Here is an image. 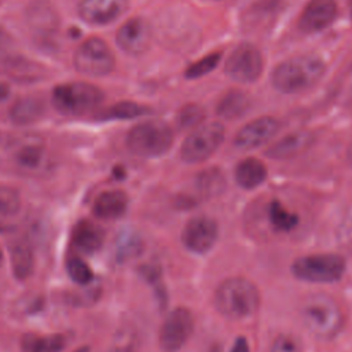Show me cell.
<instances>
[{
	"mask_svg": "<svg viewBox=\"0 0 352 352\" xmlns=\"http://www.w3.org/2000/svg\"><path fill=\"white\" fill-rule=\"evenodd\" d=\"M224 126L220 122H209L192 129L180 147L184 162L198 164L216 153L224 140Z\"/></svg>",
	"mask_w": 352,
	"mask_h": 352,
	"instance_id": "52a82bcc",
	"label": "cell"
},
{
	"mask_svg": "<svg viewBox=\"0 0 352 352\" xmlns=\"http://www.w3.org/2000/svg\"><path fill=\"white\" fill-rule=\"evenodd\" d=\"M41 113H43V104L38 99L23 98L12 106L10 116L15 124H29L36 121Z\"/></svg>",
	"mask_w": 352,
	"mask_h": 352,
	"instance_id": "cb8c5ba5",
	"label": "cell"
},
{
	"mask_svg": "<svg viewBox=\"0 0 352 352\" xmlns=\"http://www.w3.org/2000/svg\"><path fill=\"white\" fill-rule=\"evenodd\" d=\"M14 158L22 169L34 170L44 160V147L38 143H25L16 148Z\"/></svg>",
	"mask_w": 352,
	"mask_h": 352,
	"instance_id": "484cf974",
	"label": "cell"
},
{
	"mask_svg": "<svg viewBox=\"0 0 352 352\" xmlns=\"http://www.w3.org/2000/svg\"><path fill=\"white\" fill-rule=\"evenodd\" d=\"M150 109L135 102H118L99 113L102 120H129L148 113Z\"/></svg>",
	"mask_w": 352,
	"mask_h": 352,
	"instance_id": "d4e9b609",
	"label": "cell"
},
{
	"mask_svg": "<svg viewBox=\"0 0 352 352\" xmlns=\"http://www.w3.org/2000/svg\"><path fill=\"white\" fill-rule=\"evenodd\" d=\"M345 258L337 253H314L298 257L292 264L293 275L305 282L331 283L342 278Z\"/></svg>",
	"mask_w": 352,
	"mask_h": 352,
	"instance_id": "5b68a950",
	"label": "cell"
},
{
	"mask_svg": "<svg viewBox=\"0 0 352 352\" xmlns=\"http://www.w3.org/2000/svg\"><path fill=\"white\" fill-rule=\"evenodd\" d=\"M279 131V121L271 116H263L245 124L235 135V146L242 150L257 148L268 143Z\"/></svg>",
	"mask_w": 352,
	"mask_h": 352,
	"instance_id": "7c38bea8",
	"label": "cell"
},
{
	"mask_svg": "<svg viewBox=\"0 0 352 352\" xmlns=\"http://www.w3.org/2000/svg\"><path fill=\"white\" fill-rule=\"evenodd\" d=\"M128 208V197L121 190H107L100 192L94 202V213L99 219L113 220L121 217Z\"/></svg>",
	"mask_w": 352,
	"mask_h": 352,
	"instance_id": "ac0fdd59",
	"label": "cell"
},
{
	"mask_svg": "<svg viewBox=\"0 0 352 352\" xmlns=\"http://www.w3.org/2000/svg\"><path fill=\"white\" fill-rule=\"evenodd\" d=\"M192 330V314L187 308L179 307L166 316L161 326L158 337L160 346L165 352H176L188 341Z\"/></svg>",
	"mask_w": 352,
	"mask_h": 352,
	"instance_id": "30bf717a",
	"label": "cell"
},
{
	"mask_svg": "<svg viewBox=\"0 0 352 352\" xmlns=\"http://www.w3.org/2000/svg\"><path fill=\"white\" fill-rule=\"evenodd\" d=\"M219 236L217 223L208 216H195L187 221L182 231L183 245L194 253L202 254L213 248Z\"/></svg>",
	"mask_w": 352,
	"mask_h": 352,
	"instance_id": "8fae6325",
	"label": "cell"
},
{
	"mask_svg": "<svg viewBox=\"0 0 352 352\" xmlns=\"http://www.w3.org/2000/svg\"><path fill=\"white\" fill-rule=\"evenodd\" d=\"M205 118V110L195 103H188L182 107L176 116V122L179 128L195 129L201 125Z\"/></svg>",
	"mask_w": 352,
	"mask_h": 352,
	"instance_id": "f1b7e54d",
	"label": "cell"
},
{
	"mask_svg": "<svg viewBox=\"0 0 352 352\" xmlns=\"http://www.w3.org/2000/svg\"><path fill=\"white\" fill-rule=\"evenodd\" d=\"M129 6V0H81L78 15L91 25H107L120 18Z\"/></svg>",
	"mask_w": 352,
	"mask_h": 352,
	"instance_id": "5bb4252c",
	"label": "cell"
},
{
	"mask_svg": "<svg viewBox=\"0 0 352 352\" xmlns=\"http://www.w3.org/2000/svg\"><path fill=\"white\" fill-rule=\"evenodd\" d=\"M214 307L226 318L239 320L252 316L260 307V292L248 278L232 276L214 292Z\"/></svg>",
	"mask_w": 352,
	"mask_h": 352,
	"instance_id": "3957f363",
	"label": "cell"
},
{
	"mask_svg": "<svg viewBox=\"0 0 352 352\" xmlns=\"http://www.w3.org/2000/svg\"><path fill=\"white\" fill-rule=\"evenodd\" d=\"M351 15H352V0H351Z\"/></svg>",
	"mask_w": 352,
	"mask_h": 352,
	"instance_id": "74e56055",
	"label": "cell"
},
{
	"mask_svg": "<svg viewBox=\"0 0 352 352\" xmlns=\"http://www.w3.org/2000/svg\"><path fill=\"white\" fill-rule=\"evenodd\" d=\"M231 352H249V344L245 337H238L231 348Z\"/></svg>",
	"mask_w": 352,
	"mask_h": 352,
	"instance_id": "e575fe53",
	"label": "cell"
},
{
	"mask_svg": "<svg viewBox=\"0 0 352 352\" xmlns=\"http://www.w3.org/2000/svg\"><path fill=\"white\" fill-rule=\"evenodd\" d=\"M324 72V62L319 56L298 55L278 63L271 73V82L279 92L298 94L314 87Z\"/></svg>",
	"mask_w": 352,
	"mask_h": 352,
	"instance_id": "6da1fadb",
	"label": "cell"
},
{
	"mask_svg": "<svg viewBox=\"0 0 352 352\" xmlns=\"http://www.w3.org/2000/svg\"><path fill=\"white\" fill-rule=\"evenodd\" d=\"M118 47L129 55H140L147 51L151 43L150 23L142 16L128 19L117 32Z\"/></svg>",
	"mask_w": 352,
	"mask_h": 352,
	"instance_id": "4fadbf2b",
	"label": "cell"
},
{
	"mask_svg": "<svg viewBox=\"0 0 352 352\" xmlns=\"http://www.w3.org/2000/svg\"><path fill=\"white\" fill-rule=\"evenodd\" d=\"M173 143L170 126L161 120H147L129 129L126 146L140 157H158L166 153Z\"/></svg>",
	"mask_w": 352,
	"mask_h": 352,
	"instance_id": "277c9868",
	"label": "cell"
},
{
	"mask_svg": "<svg viewBox=\"0 0 352 352\" xmlns=\"http://www.w3.org/2000/svg\"><path fill=\"white\" fill-rule=\"evenodd\" d=\"M267 216L271 226L280 232L293 231L298 224V216L290 212L280 201L272 199L267 208Z\"/></svg>",
	"mask_w": 352,
	"mask_h": 352,
	"instance_id": "603a6c76",
	"label": "cell"
},
{
	"mask_svg": "<svg viewBox=\"0 0 352 352\" xmlns=\"http://www.w3.org/2000/svg\"><path fill=\"white\" fill-rule=\"evenodd\" d=\"M301 319L308 331L319 340H331L344 327V314L338 301L327 293H312L301 304Z\"/></svg>",
	"mask_w": 352,
	"mask_h": 352,
	"instance_id": "7a4b0ae2",
	"label": "cell"
},
{
	"mask_svg": "<svg viewBox=\"0 0 352 352\" xmlns=\"http://www.w3.org/2000/svg\"><path fill=\"white\" fill-rule=\"evenodd\" d=\"M104 241V232L100 226L91 220H80L72 231L73 246L87 254L98 252Z\"/></svg>",
	"mask_w": 352,
	"mask_h": 352,
	"instance_id": "e0dca14e",
	"label": "cell"
},
{
	"mask_svg": "<svg viewBox=\"0 0 352 352\" xmlns=\"http://www.w3.org/2000/svg\"><path fill=\"white\" fill-rule=\"evenodd\" d=\"M116 59L110 47L99 37H89L74 52L76 69L87 76L102 77L114 69Z\"/></svg>",
	"mask_w": 352,
	"mask_h": 352,
	"instance_id": "ba28073f",
	"label": "cell"
},
{
	"mask_svg": "<svg viewBox=\"0 0 352 352\" xmlns=\"http://www.w3.org/2000/svg\"><path fill=\"white\" fill-rule=\"evenodd\" d=\"M109 352H138V337L131 330H121L114 337Z\"/></svg>",
	"mask_w": 352,
	"mask_h": 352,
	"instance_id": "d6a6232c",
	"label": "cell"
},
{
	"mask_svg": "<svg viewBox=\"0 0 352 352\" xmlns=\"http://www.w3.org/2000/svg\"><path fill=\"white\" fill-rule=\"evenodd\" d=\"M1 261H3V250L0 248V264H1Z\"/></svg>",
	"mask_w": 352,
	"mask_h": 352,
	"instance_id": "8d00e7d4",
	"label": "cell"
},
{
	"mask_svg": "<svg viewBox=\"0 0 352 352\" xmlns=\"http://www.w3.org/2000/svg\"><path fill=\"white\" fill-rule=\"evenodd\" d=\"M10 257L14 276L19 280L28 279L34 268V254L29 241L21 238L12 242L10 248Z\"/></svg>",
	"mask_w": 352,
	"mask_h": 352,
	"instance_id": "d6986e66",
	"label": "cell"
},
{
	"mask_svg": "<svg viewBox=\"0 0 352 352\" xmlns=\"http://www.w3.org/2000/svg\"><path fill=\"white\" fill-rule=\"evenodd\" d=\"M250 98L246 92L231 89L226 92L217 103L216 111L221 118L236 120L250 109Z\"/></svg>",
	"mask_w": 352,
	"mask_h": 352,
	"instance_id": "44dd1931",
	"label": "cell"
},
{
	"mask_svg": "<svg viewBox=\"0 0 352 352\" xmlns=\"http://www.w3.org/2000/svg\"><path fill=\"white\" fill-rule=\"evenodd\" d=\"M103 91L88 82H66L54 88L52 103L58 111L80 116L92 111L103 102Z\"/></svg>",
	"mask_w": 352,
	"mask_h": 352,
	"instance_id": "8992f818",
	"label": "cell"
},
{
	"mask_svg": "<svg viewBox=\"0 0 352 352\" xmlns=\"http://www.w3.org/2000/svg\"><path fill=\"white\" fill-rule=\"evenodd\" d=\"M315 142V135L311 131L300 129L287 133L282 139L272 143L265 154L270 158L274 160H287L292 157H296L309 148L312 143Z\"/></svg>",
	"mask_w": 352,
	"mask_h": 352,
	"instance_id": "2e32d148",
	"label": "cell"
},
{
	"mask_svg": "<svg viewBox=\"0 0 352 352\" xmlns=\"http://www.w3.org/2000/svg\"><path fill=\"white\" fill-rule=\"evenodd\" d=\"M66 270L70 279L78 285H87L92 280L94 274L88 264L78 256H72L66 263Z\"/></svg>",
	"mask_w": 352,
	"mask_h": 352,
	"instance_id": "f546056e",
	"label": "cell"
},
{
	"mask_svg": "<svg viewBox=\"0 0 352 352\" xmlns=\"http://www.w3.org/2000/svg\"><path fill=\"white\" fill-rule=\"evenodd\" d=\"M301 351H302L301 341L293 334L283 333L275 337L268 352H301Z\"/></svg>",
	"mask_w": 352,
	"mask_h": 352,
	"instance_id": "836d02e7",
	"label": "cell"
},
{
	"mask_svg": "<svg viewBox=\"0 0 352 352\" xmlns=\"http://www.w3.org/2000/svg\"><path fill=\"white\" fill-rule=\"evenodd\" d=\"M264 59L257 47L249 43L239 44L226 60V74L243 84L254 82L263 73Z\"/></svg>",
	"mask_w": 352,
	"mask_h": 352,
	"instance_id": "9c48e42d",
	"label": "cell"
},
{
	"mask_svg": "<svg viewBox=\"0 0 352 352\" xmlns=\"http://www.w3.org/2000/svg\"><path fill=\"white\" fill-rule=\"evenodd\" d=\"M338 14L336 0H309L298 18V28L304 33H316L326 29Z\"/></svg>",
	"mask_w": 352,
	"mask_h": 352,
	"instance_id": "9a60e30c",
	"label": "cell"
},
{
	"mask_svg": "<svg viewBox=\"0 0 352 352\" xmlns=\"http://www.w3.org/2000/svg\"><path fill=\"white\" fill-rule=\"evenodd\" d=\"M234 176L239 187L252 190L263 184V182L267 179V168L260 160L249 157L242 160L235 166Z\"/></svg>",
	"mask_w": 352,
	"mask_h": 352,
	"instance_id": "ffe728a7",
	"label": "cell"
},
{
	"mask_svg": "<svg viewBox=\"0 0 352 352\" xmlns=\"http://www.w3.org/2000/svg\"><path fill=\"white\" fill-rule=\"evenodd\" d=\"M221 59V52H212L204 58H201L199 60L191 63L187 69H186V77L187 78H198L202 77L208 73H210L220 62Z\"/></svg>",
	"mask_w": 352,
	"mask_h": 352,
	"instance_id": "4dcf8cb0",
	"label": "cell"
},
{
	"mask_svg": "<svg viewBox=\"0 0 352 352\" xmlns=\"http://www.w3.org/2000/svg\"><path fill=\"white\" fill-rule=\"evenodd\" d=\"M23 352H60L65 348V338L60 334H25L21 340Z\"/></svg>",
	"mask_w": 352,
	"mask_h": 352,
	"instance_id": "7402d4cb",
	"label": "cell"
},
{
	"mask_svg": "<svg viewBox=\"0 0 352 352\" xmlns=\"http://www.w3.org/2000/svg\"><path fill=\"white\" fill-rule=\"evenodd\" d=\"M224 177L219 169H205L197 177V187L206 197L216 195L224 188Z\"/></svg>",
	"mask_w": 352,
	"mask_h": 352,
	"instance_id": "83f0119b",
	"label": "cell"
},
{
	"mask_svg": "<svg viewBox=\"0 0 352 352\" xmlns=\"http://www.w3.org/2000/svg\"><path fill=\"white\" fill-rule=\"evenodd\" d=\"M21 208V197L16 190L0 186V216H12Z\"/></svg>",
	"mask_w": 352,
	"mask_h": 352,
	"instance_id": "1f68e13d",
	"label": "cell"
},
{
	"mask_svg": "<svg viewBox=\"0 0 352 352\" xmlns=\"http://www.w3.org/2000/svg\"><path fill=\"white\" fill-rule=\"evenodd\" d=\"M140 249H142V241L139 235L131 230H124L116 241L114 254L120 261H124L139 254Z\"/></svg>",
	"mask_w": 352,
	"mask_h": 352,
	"instance_id": "4316f807",
	"label": "cell"
},
{
	"mask_svg": "<svg viewBox=\"0 0 352 352\" xmlns=\"http://www.w3.org/2000/svg\"><path fill=\"white\" fill-rule=\"evenodd\" d=\"M74 352H91V351H89V348H88V346H81V348L76 349Z\"/></svg>",
	"mask_w": 352,
	"mask_h": 352,
	"instance_id": "d590c367",
	"label": "cell"
}]
</instances>
